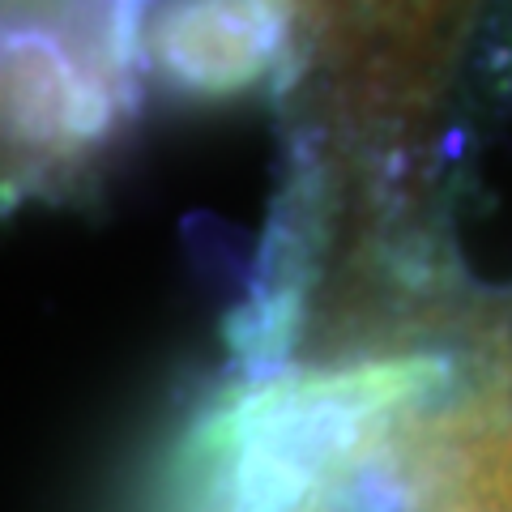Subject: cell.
<instances>
[{"mask_svg": "<svg viewBox=\"0 0 512 512\" xmlns=\"http://www.w3.org/2000/svg\"><path fill=\"white\" fill-rule=\"evenodd\" d=\"M295 0H158L141 69L197 99H227L265 82L291 52Z\"/></svg>", "mask_w": 512, "mask_h": 512, "instance_id": "cell-1", "label": "cell"}, {"mask_svg": "<svg viewBox=\"0 0 512 512\" xmlns=\"http://www.w3.org/2000/svg\"><path fill=\"white\" fill-rule=\"evenodd\" d=\"M5 107L9 133L22 150L73 154L90 146L111 120V90L103 73L77 64L52 30L9 26L5 39Z\"/></svg>", "mask_w": 512, "mask_h": 512, "instance_id": "cell-3", "label": "cell"}, {"mask_svg": "<svg viewBox=\"0 0 512 512\" xmlns=\"http://www.w3.org/2000/svg\"><path fill=\"white\" fill-rule=\"evenodd\" d=\"M316 35L329 39L346 94L367 111L414 99L431 69L444 30L470 0H299Z\"/></svg>", "mask_w": 512, "mask_h": 512, "instance_id": "cell-2", "label": "cell"}]
</instances>
